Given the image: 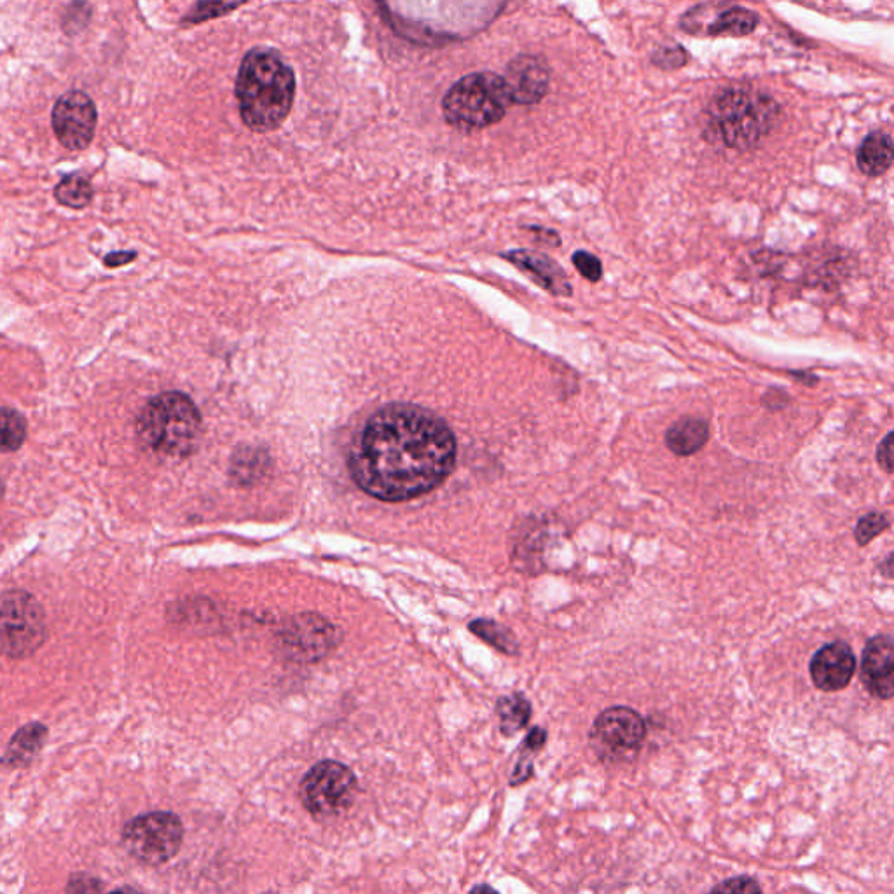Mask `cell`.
Masks as SVG:
<instances>
[{"instance_id":"obj_2","label":"cell","mask_w":894,"mask_h":894,"mask_svg":"<svg viewBox=\"0 0 894 894\" xmlns=\"http://www.w3.org/2000/svg\"><path fill=\"white\" fill-rule=\"evenodd\" d=\"M294 97V72L277 51L256 48L243 58L236 79V98L243 123L252 132L277 130L291 114Z\"/></svg>"},{"instance_id":"obj_17","label":"cell","mask_w":894,"mask_h":894,"mask_svg":"<svg viewBox=\"0 0 894 894\" xmlns=\"http://www.w3.org/2000/svg\"><path fill=\"white\" fill-rule=\"evenodd\" d=\"M710 441V427L705 419L682 418L665 432V445L676 456H691Z\"/></svg>"},{"instance_id":"obj_19","label":"cell","mask_w":894,"mask_h":894,"mask_svg":"<svg viewBox=\"0 0 894 894\" xmlns=\"http://www.w3.org/2000/svg\"><path fill=\"white\" fill-rule=\"evenodd\" d=\"M497 714L500 719V731L505 736H514L528 725L531 719V705L521 694L502 697L497 705Z\"/></svg>"},{"instance_id":"obj_14","label":"cell","mask_w":894,"mask_h":894,"mask_svg":"<svg viewBox=\"0 0 894 894\" xmlns=\"http://www.w3.org/2000/svg\"><path fill=\"white\" fill-rule=\"evenodd\" d=\"M861 679L877 699L887 701L894 694V647L887 635L873 636L865 645Z\"/></svg>"},{"instance_id":"obj_7","label":"cell","mask_w":894,"mask_h":894,"mask_svg":"<svg viewBox=\"0 0 894 894\" xmlns=\"http://www.w3.org/2000/svg\"><path fill=\"white\" fill-rule=\"evenodd\" d=\"M45 612L34 596L11 590L0 596V652L23 659L45 644Z\"/></svg>"},{"instance_id":"obj_10","label":"cell","mask_w":894,"mask_h":894,"mask_svg":"<svg viewBox=\"0 0 894 894\" xmlns=\"http://www.w3.org/2000/svg\"><path fill=\"white\" fill-rule=\"evenodd\" d=\"M758 14L743 5L702 4L683 14L682 30L691 36L745 37L758 27Z\"/></svg>"},{"instance_id":"obj_30","label":"cell","mask_w":894,"mask_h":894,"mask_svg":"<svg viewBox=\"0 0 894 894\" xmlns=\"http://www.w3.org/2000/svg\"><path fill=\"white\" fill-rule=\"evenodd\" d=\"M135 259H137L135 252H112L103 259V262H106L107 268H121V266L130 265Z\"/></svg>"},{"instance_id":"obj_26","label":"cell","mask_w":894,"mask_h":894,"mask_svg":"<svg viewBox=\"0 0 894 894\" xmlns=\"http://www.w3.org/2000/svg\"><path fill=\"white\" fill-rule=\"evenodd\" d=\"M710 894H762V887L755 877L737 875L714 885Z\"/></svg>"},{"instance_id":"obj_6","label":"cell","mask_w":894,"mask_h":894,"mask_svg":"<svg viewBox=\"0 0 894 894\" xmlns=\"http://www.w3.org/2000/svg\"><path fill=\"white\" fill-rule=\"evenodd\" d=\"M358 781L350 767L323 760L309 769L301 783V803L315 820H332L346 811L357 797Z\"/></svg>"},{"instance_id":"obj_18","label":"cell","mask_w":894,"mask_h":894,"mask_svg":"<svg viewBox=\"0 0 894 894\" xmlns=\"http://www.w3.org/2000/svg\"><path fill=\"white\" fill-rule=\"evenodd\" d=\"M858 167L865 175L879 176L893 164V140L884 132H873L861 142L858 149Z\"/></svg>"},{"instance_id":"obj_22","label":"cell","mask_w":894,"mask_h":894,"mask_svg":"<svg viewBox=\"0 0 894 894\" xmlns=\"http://www.w3.org/2000/svg\"><path fill=\"white\" fill-rule=\"evenodd\" d=\"M470 629L474 630L479 638L486 639L489 645L499 648L500 652L509 653V656L517 653L519 645H517L516 638H514L511 630L500 626L497 622L476 621L472 624Z\"/></svg>"},{"instance_id":"obj_5","label":"cell","mask_w":894,"mask_h":894,"mask_svg":"<svg viewBox=\"0 0 894 894\" xmlns=\"http://www.w3.org/2000/svg\"><path fill=\"white\" fill-rule=\"evenodd\" d=\"M511 106L514 102L503 75L476 72L454 84L445 95L442 109L451 126L474 132L502 121Z\"/></svg>"},{"instance_id":"obj_13","label":"cell","mask_w":894,"mask_h":894,"mask_svg":"<svg viewBox=\"0 0 894 894\" xmlns=\"http://www.w3.org/2000/svg\"><path fill=\"white\" fill-rule=\"evenodd\" d=\"M811 678L816 688L823 691H838L849 685L855 676L856 657L849 645L844 641H833L824 645L812 657Z\"/></svg>"},{"instance_id":"obj_29","label":"cell","mask_w":894,"mask_h":894,"mask_svg":"<svg viewBox=\"0 0 894 894\" xmlns=\"http://www.w3.org/2000/svg\"><path fill=\"white\" fill-rule=\"evenodd\" d=\"M547 743V731L543 728L535 727L534 731L529 732L528 737H526L525 746H523V751L526 754H538L540 749L543 748V745Z\"/></svg>"},{"instance_id":"obj_11","label":"cell","mask_w":894,"mask_h":894,"mask_svg":"<svg viewBox=\"0 0 894 894\" xmlns=\"http://www.w3.org/2000/svg\"><path fill=\"white\" fill-rule=\"evenodd\" d=\"M51 123L63 147L83 150L95 137L97 109L86 93L69 91L54 103Z\"/></svg>"},{"instance_id":"obj_32","label":"cell","mask_w":894,"mask_h":894,"mask_svg":"<svg viewBox=\"0 0 894 894\" xmlns=\"http://www.w3.org/2000/svg\"><path fill=\"white\" fill-rule=\"evenodd\" d=\"M111 894H142V893H138V891H135V890H130V887H123V890L114 891V893H111Z\"/></svg>"},{"instance_id":"obj_1","label":"cell","mask_w":894,"mask_h":894,"mask_svg":"<svg viewBox=\"0 0 894 894\" xmlns=\"http://www.w3.org/2000/svg\"><path fill=\"white\" fill-rule=\"evenodd\" d=\"M456 441L444 419L411 404L379 409L350 451L353 479L384 502L430 493L454 467Z\"/></svg>"},{"instance_id":"obj_20","label":"cell","mask_w":894,"mask_h":894,"mask_svg":"<svg viewBox=\"0 0 894 894\" xmlns=\"http://www.w3.org/2000/svg\"><path fill=\"white\" fill-rule=\"evenodd\" d=\"M54 198H57L58 204L63 205V207L83 210V208L91 204V182H89L88 176L81 175V173L65 176V179L54 187Z\"/></svg>"},{"instance_id":"obj_12","label":"cell","mask_w":894,"mask_h":894,"mask_svg":"<svg viewBox=\"0 0 894 894\" xmlns=\"http://www.w3.org/2000/svg\"><path fill=\"white\" fill-rule=\"evenodd\" d=\"M283 650L295 661L314 662L331 652L340 644V630L331 622L314 613H305L292 619L283 627Z\"/></svg>"},{"instance_id":"obj_25","label":"cell","mask_w":894,"mask_h":894,"mask_svg":"<svg viewBox=\"0 0 894 894\" xmlns=\"http://www.w3.org/2000/svg\"><path fill=\"white\" fill-rule=\"evenodd\" d=\"M652 63L664 71H674V69H682L688 63L687 49L679 45H665L657 48L652 53Z\"/></svg>"},{"instance_id":"obj_9","label":"cell","mask_w":894,"mask_h":894,"mask_svg":"<svg viewBox=\"0 0 894 894\" xmlns=\"http://www.w3.org/2000/svg\"><path fill=\"white\" fill-rule=\"evenodd\" d=\"M647 737V725L638 711L627 706H613L596 719L590 731V745L607 763H629L639 755Z\"/></svg>"},{"instance_id":"obj_16","label":"cell","mask_w":894,"mask_h":894,"mask_svg":"<svg viewBox=\"0 0 894 894\" xmlns=\"http://www.w3.org/2000/svg\"><path fill=\"white\" fill-rule=\"evenodd\" d=\"M511 262L517 266L523 273L528 274L537 285L551 292L552 295L570 297L573 289L568 277L554 259L534 250H512L505 254Z\"/></svg>"},{"instance_id":"obj_31","label":"cell","mask_w":894,"mask_h":894,"mask_svg":"<svg viewBox=\"0 0 894 894\" xmlns=\"http://www.w3.org/2000/svg\"><path fill=\"white\" fill-rule=\"evenodd\" d=\"M468 894H500L499 891L493 890L491 885L488 884H479L474 887Z\"/></svg>"},{"instance_id":"obj_27","label":"cell","mask_w":894,"mask_h":894,"mask_svg":"<svg viewBox=\"0 0 894 894\" xmlns=\"http://www.w3.org/2000/svg\"><path fill=\"white\" fill-rule=\"evenodd\" d=\"M572 262L575 265V268H577L578 273L586 278V280H589L590 283H598L601 278H603L601 260L598 259L595 254H590V252H575L572 257Z\"/></svg>"},{"instance_id":"obj_21","label":"cell","mask_w":894,"mask_h":894,"mask_svg":"<svg viewBox=\"0 0 894 894\" xmlns=\"http://www.w3.org/2000/svg\"><path fill=\"white\" fill-rule=\"evenodd\" d=\"M27 424L19 411L0 407V453H13L25 442Z\"/></svg>"},{"instance_id":"obj_33","label":"cell","mask_w":894,"mask_h":894,"mask_svg":"<svg viewBox=\"0 0 894 894\" xmlns=\"http://www.w3.org/2000/svg\"><path fill=\"white\" fill-rule=\"evenodd\" d=\"M0 494H2V486H0Z\"/></svg>"},{"instance_id":"obj_24","label":"cell","mask_w":894,"mask_h":894,"mask_svg":"<svg viewBox=\"0 0 894 894\" xmlns=\"http://www.w3.org/2000/svg\"><path fill=\"white\" fill-rule=\"evenodd\" d=\"M887 528H890V519L884 514L872 512V514H867V516L859 519L855 531L856 540H858L859 546H867V543L872 542L877 535L884 534Z\"/></svg>"},{"instance_id":"obj_23","label":"cell","mask_w":894,"mask_h":894,"mask_svg":"<svg viewBox=\"0 0 894 894\" xmlns=\"http://www.w3.org/2000/svg\"><path fill=\"white\" fill-rule=\"evenodd\" d=\"M45 727L40 725H28L13 737V743L10 746V758L19 760V758L32 757L37 749L42 745V737H45Z\"/></svg>"},{"instance_id":"obj_8","label":"cell","mask_w":894,"mask_h":894,"mask_svg":"<svg viewBox=\"0 0 894 894\" xmlns=\"http://www.w3.org/2000/svg\"><path fill=\"white\" fill-rule=\"evenodd\" d=\"M184 826L173 812H149L130 821L123 830V844L142 864H167L181 850Z\"/></svg>"},{"instance_id":"obj_4","label":"cell","mask_w":894,"mask_h":894,"mask_svg":"<svg viewBox=\"0 0 894 894\" xmlns=\"http://www.w3.org/2000/svg\"><path fill=\"white\" fill-rule=\"evenodd\" d=\"M138 436L150 451L168 458H184L198 445L201 415L184 393H161L142 411Z\"/></svg>"},{"instance_id":"obj_28","label":"cell","mask_w":894,"mask_h":894,"mask_svg":"<svg viewBox=\"0 0 894 894\" xmlns=\"http://www.w3.org/2000/svg\"><path fill=\"white\" fill-rule=\"evenodd\" d=\"M877 462H879L881 468H884L887 474L893 472V436H891V433H887L884 441L879 445V450H877Z\"/></svg>"},{"instance_id":"obj_3","label":"cell","mask_w":894,"mask_h":894,"mask_svg":"<svg viewBox=\"0 0 894 894\" xmlns=\"http://www.w3.org/2000/svg\"><path fill=\"white\" fill-rule=\"evenodd\" d=\"M781 109L774 98L749 86L720 93L708 111V128L728 149L746 150L774 130Z\"/></svg>"},{"instance_id":"obj_15","label":"cell","mask_w":894,"mask_h":894,"mask_svg":"<svg viewBox=\"0 0 894 894\" xmlns=\"http://www.w3.org/2000/svg\"><path fill=\"white\" fill-rule=\"evenodd\" d=\"M503 79L511 89L512 102L519 103V106H531L546 97L551 72L542 58L523 54L512 60Z\"/></svg>"}]
</instances>
